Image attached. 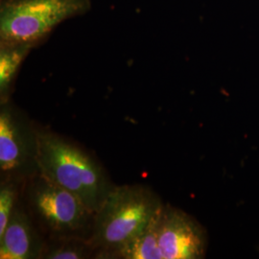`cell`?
Wrapping results in <instances>:
<instances>
[{
	"label": "cell",
	"mask_w": 259,
	"mask_h": 259,
	"mask_svg": "<svg viewBox=\"0 0 259 259\" xmlns=\"http://www.w3.org/2000/svg\"><path fill=\"white\" fill-rule=\"evenodd\" d=\"M42 250V243L27 212L17 203L5 232L0 237V258H39Z\"/></svg>",
	"instance_id": "cell-7"
},
{
	"label": "cell",
	"mask_w": 259,
	"mask_h": 259,
	"mask_svg": "<svg viewBox=\"0 0 259 259\" xmlns=\"http://www.w3.org/2000/svg\"><path fill=\"white\" fill-rule=\"evenodd\" d=\"M162 206L158 196L144 185L113 186L94 215L89 241L99 255L113 258L145 230Z\"/></svg>",
	"instance_id": "cell-2"
},
{
	"label": "cell",
	"mask_w": 259,
	"mask_h": 259,
	"mask_svg": "<svg viewBox=\"0 0 259 259\" xmlns=\"http://www.w3.org/2000/svg\"><path fill=\"white\" fill-rule=\"evenodd\" d=\"M37 173L78 197L96 212L112 189L101 165L73 142L47 132H37Z\"/></svg>",
	"instance_id": "cell-1"
},
{
	"label": "cell",
	"mask_w": 259,
	"mask_h": 259,
	"mask_svg": "<svg viewBox=\"0 0 259 259\" xmlns=\"http://www.w3.org/2000/svg\"><path fill=\"white\" fill-rule=\"evenodd\" d=\"M37 132L12 107L3 104L0 111V169L10 176L37 173Z\"/></svg>",
	"instance_id": "cell-5"
},
{
	"label": "cell",
	"mask_w": 259,
	"mask_h": 259,
	"mask_svg": "<svg viewBox=\"0 0 259 259\" xmlns=\"http://www.w3.org/2000/svg\"><path fill=\"white\" fill-rule=\"evenodd\" d=\"M29 204L41 225L58 236L80 237V232H92L94 213L65 188L37 175L28 190Z\"/></svg>",
	"instance_id": "cell-4"
},
{
	"label": "cell",
	"mask_w": 259,
	"mask_h": 259,
	"mask_svg": "<svg viewBox=\"0 0 259 259\" xmlns=\"http://www.w3.org/2000/svg\"><path fill=\"white\" fill-rule=\"evenodd\" d=\"M91 6V0H2L0 45L34 47L63 21L82 16Z\"/></svg>",
	"instance_id": "cell-3"
},
{
	"label": "cell",
	"mask_w": 259,
	"mask_h": 259,
	"mask_svg": "<svg viewBox=\"0 0 259 259\" xmlns=\"http://www.w3.org/2000/svg\"><path fill=\"white\" fill-rule=\"evenodd\" d=\"M94 250L89 239L80 237H62L53 246L42 252L47 259H83L90 257Z\"/></svg>",
	"instance_id": "cell-10"
},
{
	"label": "cell",
	"mask_w": 259,
	"mask_h": 259,
	"mask_svg": "<svg viewBox=\"0 0 259 259\" xmlns=\"http://www.w3.org/2000/svg\"><path fill=\"white\" fill-rule=\"evenodd\" d=\"M32 48L29 46L0 45V93L2 98L9 93L19 66Z\"/></svg>",
	"instance_id": "cell-9"
},
{
	"label": "cell",
	"mask_w": 259,
	"mask_h": 259,
	"mask_svg": "<svg viewBox=\"0 0 259 259\" xmlns=\"http://www.w3.org/2000/svg\"><path fill=\"white\" fill-rule=\"evenodd\" d=\"M17 203L16 186L12 182H5L0 188V237L5 232Z\"/></svg>",
	"instance_id": "cell-11"
},
{
	"label": "cell",
	"mask_w": 259,
	"mask_h": 259,
	"mask_svg": "<svg viewBox=\"0 0 259 259\" xmlns=\"http://www.w3.org/2000/svg\"><path fill=\"white\" fill-rule=\"evenodd\" d=\"M157 242L163 259L204 257V228L185 211L163 204L157 217Z\"/></svg>",
	"instance_id": "cell-6"
},
{
	"label": "cell",
	"mask_w": 259,
	"mask_h": 259,
	"mask_svg": "<svg viewBox=\"0 0 259 259\" xmlns=\"http://www.w3.org/2000/svg\"><path fill=\"white\" fill-rule=\"evenodd\" d=\"M158 214L143 232L118 250L113 258L163 259L157 242Z\"/></svg>",
	"instance_id": "cell-8"
}]
</instances>
